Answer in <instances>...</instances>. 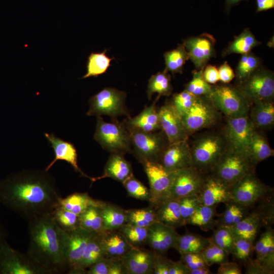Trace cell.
Listing matches in <instances>:
<instances>
[{"instance_id": "4fadbf2b", "label": "cell", "mask_w": 274, "mask_h": 274, "mask_svg": "<svg viewBox=\"0 0 274 274\" xmlns=\"http://www.w3.org/2000/svg\"><path fill=\"white\" fill-rule=\"evenodd\" d=\"M236 86L252 103L271 101L274 96V75L261 66Z\"/></svg>"}, {"instance_id": "f907efd6", "label": "cell", "mask_w": 274, "mask_h": 274, "mask_svg": "<svg viewBox=\"0 0 274 274\" xmlns=\"http://www.w3.org/2000/svg\"><path fill=\"white\" fill-rule=\"evenodd\" d=\"M206 264L210 266L213 264H221L228 260L230 255L227 251L210 241L208 246L201 252Z\"/></svg>"}, {"instance_id": "e575fe53", "label": "cell", "mask_w": 274, "mask_h": 274, "mask_svg": "<svg viewBox=\"0 0 274 274\" xmlns=\"http://www.w3.org/2000/svg\"><path fill=\"white\" fill-rule=\"evenodd\" d=\"M274 155V151L266 139L256 131L253 133L248 157L254 166Z\"/></svg>"}, {"instance_id": "8992f818", "label": "cell", "mask_w": 274, "mask_h": 274, "mask_svg": "<svg viewBox=\"0 0 274 274\" xmlns=\"http://www.w3.org/2000/svg\"><path fill=\"white\" fill-rule=\"evenodd\" d=\"M231 200L250 209L272 198L273 190L262 182L255 172L250 173L230 186Z\"/></svg>"}, {"instance_id": "8d00e7d4", "label": "cell", "mask_w": 274, "mask_h": 274, "mask_svg": "<svg viewBox=\"0 0 274 274\" xmlns=\"http://www.w3.org/2000/svg\"><path fill=\"white\" fill-rule=\"evenodd\" d=\"M223 213L218 214L217 226L232 227L246 217L250 209L231 200L226 203Z\"/></svg>"}, {"instance_id": "ab89813d", "label": "cell", "mask_w": 274, "mask_h": 274, "mask_svg": "<svg viewBox=\"0 0 274 274\" xmlns=\"http://www.w3.org/2000/svg\"><path fill=\"white\" fill-rule=\"evenodd\" d=\"M107 50L102 52H91L89 55L86 63V73L82 78L97 77L106 72L114 58L106 55Z\"/></svg>"}, {"instance_id": "8fae6325", "label": "cell", "mask_w": 274, "mask_h": 274, "mask_svg": "<svg viewBox=\"0 0 274 274\" xmlns=\"http://www.w3.org/2000/svg\"><path fill=\"white\" fill-rule=\"evenodd\" d=\"M126 94L115 88H105L92 96L89 100L88 116L108 115L113 119L120 116H129L125 106Z\"/></svg>"}, {"instance_id": "9c48e42d", "label": "cell", "mask_w": 274, "mask_h": 274, "mask_svg": "<svg viewBox=\"0 0 274 274\" xmlns=\"http://www.w3.org/2000/svg\"><path fill=\"white\" fill-rule=\"evenodd\" d=\"M255 209L249 212L238 223L229 227L234 236L254 242L261 227L270 226L273 223V203L272 198L258 204Z\"/></svg>"}, {"instance_id": "277c9868", "label": "cell", "mask_w": 274, "mask_h": 274, "mask_svg": "<svg viewBox=\"0 0 274 274\" xmlns=\"http://www.w3.org/2000/svg\"><path fill=\"white\" fill-rule=\"evenodd\" d=\"M93 138L104 150L111 153H131L130 133L125 122L116 119L107 122L100 116H97Z\"/></svg>"}, {"instance_id": "f546056e", "label": "cell", "mask_w": 274, "mask_h": 274, "mask_svg": "<svg viewBox=\"0 0 274 274\" xmlns=\"http://www.w3.org/2000/svg\"><path fill=\"white\" fill-rule=\"evenodd\" d=\"M103 201L92 198L88 192L72 193L61 198L58 206L79 216L90 206H100Z\"/></svg>"}, {"instance_id": "5b68a950", "label": "cell", "mask_w": 274, "mask_h": 274, "mask_svg": "<svg viewBox=\"0 0 274 274\" xmlns=\"http://www.w3.org/2000/svg\"><path fill=\"white\" fill-rule=\"evenodd\" d=\"M127 128L130 136L131 153L136 159L142 164L159 162L162 152L169 144L163 132H144Z\"/></svg>"}, {"instance_id": "680465c9", "label": "cell", "mask_w": 274, "mask_h": 274, "mask_svg": "<svg viewBox=\"0 0 274 274\" xmlns=\"http://www.w3.org/2000/svg\"><path fill=\"white\" fill-rule=\"evenodd\" d=\"M218 274H241L242 269L235 261H229L220 264L217 271Z\"/></svg>"}, {"instance_id": "f6af8a7d", "label": "cell", "mask_w": 274, "mask_h": 274, "mask_svg": "<svg viewBox=\"0 0 274 274\" xmlns=\"http://www.w3.org/2000/svg\"><path fill=\"white\" fill-rule=\"evenodd\" d=\"M209 239L211 242L225 250L229 254H232L235 237L229 227L217 226Z\"/></svg>"}, {"instance_id": "03108f58", "label": "cell", "mask_w": 274, "mask_h": 274, "mask_svg": "<svg viewBox=\"0 0 274 274\" xmlns=\"http://www.w3.org/2000/svg\"><path fill=\"white\" fill-rule=\"evenodd\" d=\"M7 236L6 231L0 221V241L6 239Z\"/></svg>"}, {"instance_id": "816d5d0a", "label": "cell", "mask_w": 274, "mask_h": 274, "mask_svg": "<svg viewBox=\"0 0 274 274\" xmlns=\"http://www.w3.org/2000/svg\"><path fill=\"white\" fill-rule=\"evenodd\" d=\"M182 219L185 224L188 219L202 205L198 195L184 196L178 199Z\"/></svg>"}, {"instance_id": "d6986e66", "label": "cell", "mask_w": 274, "mask_h": 274, "mask_svg": "<svg viewBox=\"0 0 274 274\" xmlns=\"http://www.w3.org/2000/svg\"><path fill=\"white\" fill-rule=\"evenodd\" d=\"M158 112L160 129L169 143L187 140L189 135L184 128L181 116L171 101H167Z\"/></svg>"}, {"instance_id": "d6a6232c", "label": "cell", "mask_w": 274, "mask_h": 274, "mask_svg": "<svg viewBox=\"0 0 274 274\" xmlns=\"http://www.w3.org/2000/svg\"><path fill=\"white\" fill-rule=\"evenodd\" d=\"M217 205L202 204L188 219L187 224L197 226L204 231L214 230L217 226Z\"/></svg>"}, {"instance_id": "5bb4252c", "label": "cell", "mask_w": 274, "mask_h": 274, "mask_svg": "<svg viewBox=\"0 0 274 274\" xmlns=\"http://www.w3.org/2000/svg\"><path fill=\"white\" fill-rule=\"evenodd\" d=\"M248 115L227 118L223 135L228 148L248 157L252 136L256 130Z\"/></svg>"}, {"instance_id": "74e56055", "label": "cell", "mask_w": 274, "mask_h": 274, "mask_svg": "<svg viewBox=\"0 0 274 274\" xmlns=\"http://www.w3.org/2000/svg\"><path fill=\"white\" fill-rule=\"evenodd\" d=\"M101 205L90 206L79 215L80 227L100 235L106 231L102 224Z\"/></svg>"}, {"instance_id": "484cf974", "label": "cell", "mask_w": 274, "mask_h": 274, "mask_svg": "<svg viewBox=\"0 0 274 274\" xmlns=\"http://www.w3.org/2000/svg\"><path fill=\"white\" fill-rule=\"evenodd\" d=\"M158 98L157 97L152 105L146 107L138 115L129 118L125 122L126 126L144 132H154L160 129L158 112L155 106Z\"/></svg>"}, {"instance_id": "ee69618b", "label": "cell", "mask_w": 274, "mask_h": 274, "mask_svg": "<svg viewBox=\"0 0 274 274\" xmlns=\"http://www.w3.org/2000/svg\"><path fill=\"white\" fill-rule=\"evenodd\" d=\"M50 215L55 223L65 231L70 232L80 227L79 216L59 206Z\"/></svg>"}, {"instance_id": "ac0fdd59", "label": "cell", "mask_w": 274, "mask_h": 274, "mask_svg": "<svg viewBox=\"0 0 274 274\" xmlns=\"http://www.w3.org/2000/svg\"><path fill=\"white\" fill-rule=\"evenodd\" d=\"M183 44L197 70L204 68L210 59L215 56V40L210 34L188 38L184 40Z\"/></svg>"}, {"instance_id": "60d3db41", "label": "cell", "mask_w": 274, "mask_h": 274, "mask_svg": "<svg viewBox=\"0 0 274 274\" xmlns=\"http://www.w3.org/2000/svg\"><path fill=\"white\" fill-rule=\"evenodd\" d=\"M127 224L141 227H148L157 222L155 208L149 206L147 208L126 210Z\"/></svg>"}, {"instance_id": "3957f363", "label": "cell", "mask_w": 274, "mask_h": 274, "mask_svg": "<svg viewBox=\"0 0 274 274\" xmlns=\"http://www.w3.org/2000/svg\"><path fill=\"white\" fill-rule=\"evenodd\" d=\"M228 148L223 135L210 133L200 136L191 148L192 166L209 174Z\"/></svg>"}, {"instance_id": "91938a15", "label": "cell", "mask_w": 274, "mask_h": 274, "mask_svg": "<svg viewBox=\"0 0 274 274\" xmlns=\"http://www.w3.org/2000/svg\"><path fill=\"white\" fill-rule=\"evenodd\" d=\"M204 79L210 84H215L219 81L218 70L213 65H207L203 70Z\"/></svg>"}, {"instance_id": "f1b7e54d", "label": "cell", "mask_w": 274, "mask_h": 274, "mask_svg": "<svg viewBox=\"0 0 274 274\" xmlns=\"http://www.w3.org/2000/svg\"><path fill=\"white\" fill-rule=\"evenodd\" d=\"M253 104L248 116L255 128L272 127L274 123L273 101H260Z\"/></svg>"}, {"instance_id": "7dc6e473", "label": "cell", "mask_w": 274, "mask_h": 274, "mask_svg": "<svg viewBox=\"0 0 274 274\" xmlns=\"http://www.w3.org/2000/svg\"><path fill=\"white\" fill-rule=\"evenodd\" d=\"M254 252V242L235 237L234 250L232 255L235 260L246 266L252 260Z\"/></svg>"}, {"instance_id": "7402d4cb", "label": "cell", "mask_w": 274, "mask_h": 274, "mask_svg": "<svg viewBox=\"0 0 274 274\" xmlns=\"http://www.w3.org/2000/svg\"><path fill=\"white\" fill-rule=\"evenodd\" d=\"M230 186L212 175L207 174L198 194L201 204L211 206L231 200Z\"/></svg>"}, {"instance_id": "681fc988", "label": "cell", "mask_w": 274, "mask_h": 274, "mask_svg": "<svg viewBox=\"0 0 274 274\" xmlns=\"http://www.w3.org/2000/svg\"><path fill=\"white\" fill-rule=\"evenodd\" d=\"M129 196L142 200L149 201L151 194L149 188H148L134 175H132L123 183Z\"/></svg>"}, {"instance_id": "9f6ffc18", "label": "cell", "mask_w": 274, "mask_h": 274, "mask_svg": "<svg viewBox=\"0 0 274 274\" xmlns=\"http://www.w3.org/2000/svg\"><path fill=\"white\" fill-rule=\"evenodd\" d=\"M113 258L105 257L94 263L86 270L87 274H108Z\"/></svg>"}, {"instance_id": "d590c367", "label": "cell", "mask_w": 274, "mask_h": 274, "mask_svg": "<svg viewBox=\"0 0 274 274\" xmlns=\"http://www.w3.org/2000/svg\"><path fill=\"white\" fill-rule=\"evenodd\" d=\"M210 242L209 237L191 232L180 234L175 249L183 254L187 253H200Z\"/></svg>"}, {"instance_id": "c3c4849f", "label": "cell", "mask_w": 274, "mask_h": 274, "mask_svg": "<svg viewBox=\"0 0 274 274\" xmlns=\"http://www.w3.org/2000/svg\"><path fill=\"white\" fill-rule=\"evenodd\" d=\"M203 70L193 71L192 79L185 86L186 90L195 96H209L212 90V85L203 78Z\"/></svg>"}, {"instance_id": "52a82bcc", "label": "cell", "mask_w": 274, "mask_h": 274, "mask_svg": "<svg viewBox=\"0 0 274 274\" xmlns=\"http://www.w3.org/2000/svg\"><path fill=\"white\" fill-rule=\"evenodd\" d=\"M209 96L216 109L227 118L249 115L252 102L236 86L226 84L212 86Z\"/></svg>"}, {"instance_id": "836d02e7", "label": "cell", "mask_w": 274, "mask_h": 274, "mask_svg": "<svg viewBox=\"0 0 274 274\" xmlns=\"http://www.w3.org/2000/svg\"><path fill=\"white\" fill-rule=\"evenodd\" d=\"M261 42L257 40L254 35L247 28L238 36L235 37L227 47L223 51L222 55L225 56L232 53L244 54L248 53Z\"/></svg>"}, {"instance_id": "ba28073f", "label": "cell", "mask_w": 274, "mask_h": 274, "mask_svg": "<svg viewBox=\"0 0 274 274\" xmlns=\"http://www.w3.org/2000/svg\"><path fill=\"white\" fill-rule=\"evenodd\" d=\"M255 167L247 156L228 148L209 174L231 185L255 172Z\"/></svg>"}, {"instance_id": "6125c7cd", "label": "cell", "mask_w": 274, "mask_h": 274, "mask_svg": "<svg viewBox=\"0 0 274 274\" xmlns=\"http://www.w3.org/2000/svg\"><path fill=\"white\" fill-rule=\"evenodd\" d=\"M190 269L181 260H172L168 274H190Z\"/></svg>"}, {"instance_id": "30bf717a", "label": "cell", "mask_w": 274, "mask_h": 274, "mask_svg": "<svg viewBox=\"0 0 274 274\" xmlns=\"http://www.w3.org/2000/svg\"><path fill=\"white\" fill-rule=\"evenodd\" d=\"M0 274H50L27 254L12 248L6 239L0 241Z\"/></svg>"}, {"instance_id": "6f0895ef", "label": "cell", "mask_w": 274, "mask_h": 274, "mask_svg": "<svg viewBox=\"0 0 274 274\" xmlns=\"http://www.w3.org/2000/svg\"><path fill=\"white\" fill-rule=\"evenodd\" d=\"M219 81L228 84L235 77V74L227 61H225L218 68Z\"/></svg>"}, {"instance_id": "003e7915", "label": "cell", "mask_w": 274, "mask_h": 274, "mask_svg": "<svg viewBox=\"0 0 274 274\" xmlns=\"http://www.w3.org/2000/svg\"><path fill=\"white\" fill-rule=\"evenodd\" d=\"M243 0H226V3L228 6H230L236 4V3Z\"/></svg>"}, {"instance_id": "e7e4bbea", "label": "cell", "mask_w": 274, "mask_h": 274, "mask_svg": "<svg viewBox=\"0 0 274 274\" xmlns=\"http://www.w3.org/2000/svg\"><path fill=\"white\" fill-rule=\"evenodd\" d=\"M210 266H204L190 270V274H211Z\"/></svg>"}, {"instance_id": "db71d44e", "label": "cell", "mask_w": 274, "mask_h": 274, "mask_svg": "<svg viewBox=\"0 0 274 274\" xmlns=\"http://www.w3.org/2000/svg\"><path fill=\"white\" fill-rule=\"evenodd\" d=\"M180 255V260L190 270L208 266L200 253H187Z\"/></svg>"}, {"instance_id": "cb8c5ba5", "label": "cell", "mask_w": 274, "mask_h": 274, "mask_svg": "<svg viewBox=\"0 0 274 274\" xmlns=\"http://www.w3.org/2000/svg\"><path fill=\"white\" fill-rule=\"evenodd\" d=\"M45 135L51 144L55 155L54 159L45 169V171L48 172L57 160H62L70 164L76 172L91 181L92 178L84 173L78 166L77 150L72 143L57 138L54 134L45 133Z\"/></svg>"}, {"instance_id": "1f68e13d", "label": "cell", "mask_w": 274, "mask_h": 274, "mask_svg": "<svg viewBox=\"0 0 274 274\" xmlns=\"http://www.w3.org/2000/svg\"><path fill=\"white\" fill-rule=\"evenodd\" d=\"M107 257L102 234H97L88 244L79 264L80 274L86 273V269L98 260Z\"/></svg>"}, {"instance_id": "7bdbcfd3", "label": "cell", "mask_w": 274, "mask_h": 274, "mask_svg": "<svg viewBox=\"0 0 274 274\" xmlns=\"http://www.w3.org/2000/svg\"><path fill=\"white\" fill-rule=\"evenodd\" d=\"M261 66V59L251 51L242 54L236 67L235 77L238 83L247 79Z\"/></svg>"}, {"instance_id": "be15d7a7", "label": "cell", "mask_w": 274, "mask_h": 274, "mask_svg": "<svg viewBox=\"0 0 274 274\" xmlns=\"http://www.w3.org/2000/svg\"><path fill=\"white\" fill-rule=\"evenodd\" d=\"M257 12L266 11L274 7V0H256Z\"/></svg>"}, {"instance_id": "4dcf8cb0", "label": "cell", "mask_w": 274, "mask_h": 274, "mask_svg": "<svg viewBox=\"0 0 274 274\" xmlns=\"http://www.w3.org/2000/svg\"><path fill=\"white\" fill-rule=\"evenodd\" d=\"M104 229L118 230L127 224L126 210L113 203L103 201L101 206Z\"/></svg>"}, {"instance_id": "44dd1931", "label": "cell", "mask_w": 274, "mask_h": 274, "mask_svg": "<svg viewBox=\"0 0 274 274\" xmlns=\"http://www.w3.org/2000/svg\"><path fill=\"white\" fill-rule=\"evenodd\" d=\"M159 163L170 172L192 166L191 148L187 141L169 143L162 152Z\"/></svg>"}, {"instance_id": "e0dca14e", "label": "cell", "mask_w": 274, "mask_h": 274, "mask_svg": "<svg viewBox=\"0 0 274 274\" xmlns=\"http://www.w3.org/2000/svg\"><path fill=\"white\" fill-rule=\"evenodd\" d=\"M67 233L66 251L67 273L80 274L79 264L86 248L90 240L98 234L81 227Z\"/></svg>"}, {"instance_id": "ffe728a7", "label": "cell", "mask_w": 274, "mask_h": 274, "mask_svg": "<svg viewBox=\"0 0 274 274\" xmlns=\"http://www.w3.org/2000/svg\"><path fill=\"white\" fill-rule=\"evenodd\" d=\"M179 235L176 229L157 221L148 227L147 244L155 253L165 255L175 249Z\"/></svg>"}, {"instance_id": "d4e9b609", "label": "cell", "mask_w": 274, "mask_h": 274, "mask_svg": "<svg viewBox=\"0 0 274 274\" xmlns=\"http://www.w3.org/2000/svg\"><path fill=\"white\" fill-rule=\"evenodd\" d=\"M124 156L119 153H111L105 165L103 174L100 177L92 178L91 182L110 178L122 184L133 175L130 163Z\"/></svg>"}, {"instance_id": "f35d334b", "label": "cell", "mask_w": 274, "mask_h": 274, "mask_svg": "<svg viewBox=\"0 0 274 274\" xmlns=\"http://www.w3.org/2000/svg\"><path fill=\"white\" fill-rule=\"evenodd\" d=\"M172 90L170 76L165 70L152 75L149 80L147 93L149 100L155 93L158 94L159 98L161 96H169Z\"/></svg>"}, {"instance_id": "7a4b0ae2", "label": "cell", "mask_w": 274, "mask_h": 274, "mask_svg": "<svg viewBox=\"0 0 274 274\" xmlns=\"http://www.w3.org/2000/svg\"><path fill=\"white\" fill-rule=\"evenodd\" d=\"M27 255L50 274L67 271L66 251L68 233L50 215L28 221Z\"/></svg>"}, {"instance_id": "603a6c76", "label": "cell", "mask_w": 274, "mask_h": 274, "mask_svg": "<svg viewBox=\"0 0 274 274\" xmlns=\"http://www.w3.org/2000/svg\"><path fill=\"white\" fill-rule=\"evenodd\" d=\"M155 252L141 247H133L121 258L128 274H153Z\"/></svg>"}, {"instance_id": "83f0119b", "label": "cell", "mask_w": 274, "mask_h": 274, "mask_svg": "<svg viewBox=\"0 0 274 274\" xmlns=\"http://www.w3.org/2000/svg\"><path fill=\"white\" fill-rule=\"evenodd\" d=\"M107 257H121L133 247L118 230H107L102 234Z\"/></svg>"}, {"instance_id": "6da1fadb", "label": "cell", "mask_w": 274, "mask_h": 274, "mask_svg": "<svg viewBox=\"0 0 274 274\" xmlns=\"http://www.w3.org/2000/svg\"><path fill=\"white\" fill-rule=\"evenodd\" d=\"M44 172H22L0 183V202L27 221L50 215L61 198Z\"/></svg>"}, {"instance_id": "4316f807", "label": "cell", "mask_w": 274, "mask_h": 274, "mask_svg": "<svg viewBox=\"0 0 274 274\" xmlns=\"http://www.w3.org/2000/svg\"><path fill=\"white\" fill-rule=\"evenodd\" d=\"M158 222L175 229L185 226L178 199H169L155 208Z\"/></svg>"}, {"instance_id": "7c38bea8", "label": "cell", "mask_w": 274, "mask_h": 274, "mask_svg": "<svg viewBox=\"0 0 274 274\" xmlns=\"http://www.w3.org/2000/svg\"><path fill=\"white\" fill-rule=\"evenodd\" d=\"M218 111L209 96H197L191 107L181 117L188 135L214 125L218 119Z\"/></svg>"}, {"instance_id": "2e32d148", "label": "cell", "mask_w": 274, "mask_h": 274, "mask_svg": "<svg viewBox=\"0 0 274 274\" xmlns=\"http://www.w3.org/2000/svg\"><path fill=\"white\" fill-rule=\"evenodd\" d=\"M171 172L172 184L169 199H178L189 195H198L207 175L193 166Z\"/></svg>"}, {"instance_id": "bcb514c9", "label": "cell", "mask_w": 274, "mask_h": 274, "mask_svg": "<svg viewBox=\"0 0 274 274\" xmlns=\"http://www.w3.org/2000/svg\"><path fill=\"white\" fill-rule=\"evenodd\" d=\"M118 231L133 247H141L147 244L148 227L126 224Z\"/></svg>"}, {"instance_id": "94428289", "label": "cell", "mask_w": 274, "mask_h": 274, "mask_svg": "<svg viewBox=\"0 0 274 274\" xmlns=\"http://www.w3.org/2000/svg\"><path fill=\"white\" fill-rule=\"evenodd\" d=\"M108 274H128L121 257L113 258Z\"/></svg>"}, {"instance_id": "b9f144b4", "label": "cell", "mask_w": 274, "mask_h": 274, "mask_svg": "<svg viewBox=\"0 0 274 274\" xmlns=\"http://www.w3.org/2000/svg\"><path fill=\"white\" fill-rule=\"evenodd\" d=\"M163 56L165 64L164 70L173 74H181L184 65L189 59L188 52L183 44H179L176 49L165 52Z\"/></svg>"}, {"instance_id": "f5cc1de1", "label": "cell", "mask_w": 274, "mask_h": 274, "mask_svg": "<svg viewBox=\"0 0 274 274\" xmlns=\"http://www.w3.org/2000/svg\"><path fill=\"white\" fill-rule=\"evenodd\" d=\"M197 96L185 89L180 93L173 94L171 102L182 117L191 107Z\"/></svg>"}, {"instance_id": "11a10c76", "label": "cell", "mask_w": 274, "mask_h": 274, "mask_svg": "<svg viewBox=\"0 0 274 274\" xmlns=\"http://www.w3.org/2000/svg\"><path fill=\"white\" fill-rule=\"evenodd\" d=\"M171 262L165 255L155 253L153 274H168Z\"/></svg>"}, {"instance_id": "9a60e30c", "label": "cell", "mask_w": 274, "mask_h": 274, "mask_svg": "<svg viewBox=\"0 0 274 274\" xmlns=\"http://www.w3.org/2000/svg\"><path fill=\"white\" fill-rule=\"evenodd\" d=\"M142 164L150 186L151 197L149 201V206L156 208L169 199L172 174L159 162H146Z\"/></svg>"}]
</instances>
